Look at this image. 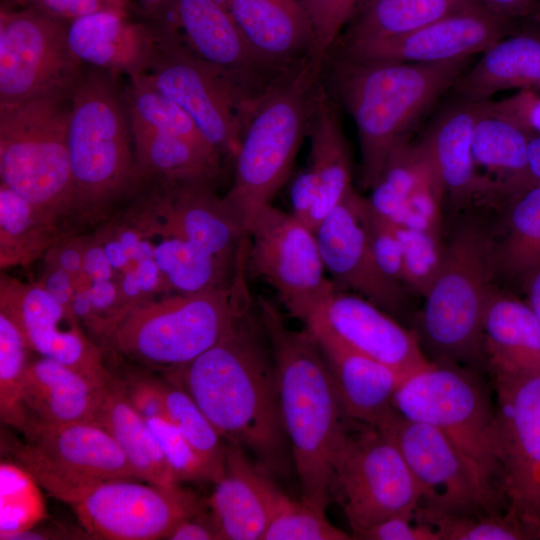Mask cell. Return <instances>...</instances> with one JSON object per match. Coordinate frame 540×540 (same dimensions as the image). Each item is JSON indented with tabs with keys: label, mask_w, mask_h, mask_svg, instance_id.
<instances>
[{
	"label": "cell",
	"mask_w": 540,
	"mask_h": 540,
	"mask_svg": "<svg viewBox=\"0 0 540 540\" xmlns=\"http://www.w3.org/2000/svg\"><path fill=\"white\" fill-rule=\"evenodd\" d=\"M522 281L527 296L526 302L540 323V269L532 272Z\"/></svg>",
	"instance_id": "6125c7cd"
},
{
	"label": "cell",
	"mask_w": 540,
	"mask_h": 540,
	"mask_svg": "<svg viewBox=\"0 0 540 540\" xmlns=\"http://www.w3.org/2000/svg\"><path fill=\"white\" fill-rule=\"evenodd\" d=\"M507 21L474 4L400 36L343 44L337 55L361 61H453L482 53L505 37Z\"/></svg>",
	"instance_id": "44dd1931"
},
{
	"label": "cell",
	"mask_w": 540,
	"mask_h": 540,
	"mask_svg": "<svg viewBox=\"0 0 540 540\" xmlns=\"http://www.w3.org/2000/svg\"><path fill=\"white\" fill-rule=\"evenodd\" d=\"M149 25L152 45L140 75L185 110L221 156L234 158L250 107L175 36Z\"/></svg>",
	"instance_id": "5bb4252c"
},
{
	"label": "cell",
	"mask_w": 540,
	"mask_h": 540,
	"mask_svg": "<svg viewBox=\"0 0 540 540\" xmlns=\"http://www.w3.org/2000/svg\"><path fill=\"white\" fill-rule=\"evenodd\" d=\"M177 481L213 482L215 477L190 443L166 418L146 420Z\"/></svg>",
	"instance_id": "7dc6e473"
},
{
	"label": "cell",
	"mask_w": 540,
	"mask_h": 540,
	"mask_svg": "<svg viewBox=\"0 0 540 540\" xmlns=\"http://www.w3.org/2000/svg\"><path fill=\"white\" fill-rule=\"evenodd\" d=\"M202 512V511H201ZM201 512L178 522L166 539L169 540H215L218 530L212 515L201 516Z\"/></svg>",
	"instance_id": "680465c9"
},
{
	"label": "cell",
	"mask_w": 540,
	"mask_h": 540,
	"mask_svg": "<svg viewBox=\"0 0 540 540\" xmlns=\"http://www.w3.org/2000/svg\"><path fill=\"white\" fill-rule=\"evenodd\" d=\"M352 420L336 459L331 501L342 508L352 538L396 515H413L421 491L396 445L377 427Z\"/></svg>",
	"instance_id": "8fae6325"
},
{
	"label": "cell",
	"mask_w": 540,
	"mask_h": 540,
	"mask_svg": "<svg viewBox=\"0 0 540 540\" xmlns=\"http://www.w3.org/2000/svg\"><path fill=\"white\" fill-rule=\"evenodd\" d=\"M499 103L527 130L540 133V94L536 91L521 90Z\"/></svg>",
	"instance_id": "11a10c76"
},
{
	"label": "cell",
	"mask_w": 540,
	"mask_h": 540,
	"mask_svg": "<svg viewBox=\"0 0 540 540\" xmlns=\"http://www.w3.org/2000/svg\"><path fill=\"white\" fill-rule=\"evenodd\" d=\"M322 67L311 60L276 78L248 110L223 197L244 230L288 180L307 134L311 97Z\"/></svg>",
	"instance_id": "5b68a950"
},
{
	"label": "cell",
	"mask_w": 540,
	"mask_h": 540,
	"mask_svg": "<svg viewBox=\"0 0 540 540\" xmlns=\"http://www.w3.org/2000/svg\"><path fill=\"white\" fill-rule=\"evenodd\" d=\"M414 519L431 526L438 540H524L531 539L506 514L499 512L444 513L418 506Z\"/></svg>",
	"instance_id": "ee69618b"
},
{
	"label": "cell",
	"mask_w": 540,
	"mask_h": 540,
	"mask_svg": "<svg viewBox=\"0 0 540 540\" xmlns=\"http://www.w3.org/2000/svg\"><path fill=\"white\" fill-rule=\"evenodd\" d=\"M365 540H438L435 530L413 515H396L382 520L354 536Z\"/></svg>",
	"instance_id": "f907efd6"
},
{
	"label": "cell",
	"mask_w": 540,
	"mask_h": 540,
	"mask_svg": "<svg viewBox=\"0 0 540 540\" xmlns=\"http://www.w3.org/2000/svg\"><path fill=\"white\" fill-rule=\"evenodd\" d=\"M308 332L325 359L347 416L376 427L393 409L395 391L405 378L328 331Z\"/></svg>",
	"instance_id": "4316f807"
},
{
	"label": "cell",
	"mask_w": 540,
	"mask_h": 540,
	"mask_svg": "<svg viewBox=\"0 0 540 540\" xmlns=\"http://www.w3.org/2000/svg\"><path fill=\"white\" fill-rule=\"evenodd\" d=\"M474 4L473 0H366L354 14L342 45L400 36Z\"/></svg>",
	"instance_id": "74e56055"
},
{
	"label": "cell",
	"mask_w": 540,
	"mask_h": 540,
	"mask_svg": "<svg viewBox=\"0 0 540 540\" xmlns=\"http://www.w3.org/2000/svg\"><path fill=\"white\" fill-rule=\"evenodd\" d=\"M29 350L20 329L0 311V416L20 432L30 421L22 399Z\"/></svg>",
	"instance_id": "60d3db41"
},
{
	"label": "cell",
	"mask_w": 540,
	"mask_h": 540,
	"mask_svg": "<svg viewBox=\"0 0 540 540\" xmlns=\"http://www.w3.org/2000/svg\"><path fill=\"white\" fill-rule=\"evenodd\" d=\"M471 57L440 63L361 61L336 55L327 80L351 115L361 153V185L371 188L391 152L467 69Z\"/></svg>",
	"instance_id": "3957f363"
},
{
	"label": "cell",
	"mask_w": 540,
	"mask_h": 540,
	"mask_svg": "<svg viewBox=\"0 0 540 540\" xmlns=\"http://www.w3.org/2000/svg\"><path fill=\"white\" fill-rule=\"evenodd\" d=\"M124 393L130 405L145 420L166 418L163 383L153 380H137L127 387Z\"/></svg>",
	"instance_id": "816d5d0a"
},
{
	"label": "cell",
	"mask_w": 540,
	"mask_h": 540,
	"mask_svg": "<svg viewBox=\"0 0 540 540\" xmlns=\"http://www.w3.org/2000/svg\"><path fill=\"white\" fill-rule=\"evenodd\" d=\"M35 478L19 463L0 464V539L38 525L46 518V505Z\"/></svg>",
	"instance_id": "b9f144b4"
},
{
	"label": "cell",
	"mask_w": 540,
	"mask_h": 540,
	"mask_svg": "<svg viewBox=\"0 0 540 540\" xmlns=\"http://www.w3.org/2000/svg\"><path fill=\"white\" fill-rule=\"evenodd\" d=\"M286 494L240 447L227 444L224 470L209 499L222 540H263Z\"/></svg>",
	"instance_id": "cb8c5ba5"
},
{
	"label": "cell",
	"mask_w": 540,
	"mask_h": 540,
	"mask_svg": "<svg viewBox=\"0 0 540 540\" xmlns=\"http://www.w3.org/2000/svg\"><path fill=\"white\" fill-rule=\"evenodd\" d=\"M498 485L506 516L540 539V373L495 377Z\"/></svg>",
	"instance_id": "4fadbf2b"
},
{
	"label": "cell",
	"mask_w": 540,
	"mask_h": 540,
	"mask_svg": "<svg viewBox=\"0 0 540 540\" xmlns=\"http://www.w3.org/2000/svg\"><path fill=\"white\" fill-rule=\"evenodd\" d=\"M253 52L285 73L311 60L314 34L301 0H224Z\"/></svg>",
	"instance_id": "484cf974"
},
{
	"label": "cell",
	"mask_w": 540,
	"mask_h": 540,
	"mask_svg": "<svg viewBox=\"0 0 540 540\" xmlns=\"http://www.w3.org/2000/svg\"><path fill=\"white\" fill-rule=\"evenodd\" d=\"M109 383H101L50 358L41 357L32 361L26 372L22 393L29 423H97Z\"/></svg>",
	"instance_id": "f1b7e54d"
},
{
	"label": "cell",
	"mask_w": 540,
	"mask_h": 540,
	"mask_svg": "<svg viewBox=\"0 0 540 540\" xmlns=\"http://www.w3.org/2000/svg\"><path fill=\"white\" fill-rule=\"evenodd\" d=\"M73 508L91 538L157 540L166 539L181 520L200 513L202 503L180 484L114 479L97 485Z\"/></svg>",
	"instance_id": "ac0fdd59"
},
{
	"label": "cell",
	"mask_w": 540,
	"mask_h": 540,
	"mask_svg": "<svg viewBox=\"0 0 540 540\" xmlns=\"http://www.w3.org/2000/svg\"><path fill=\"white\" fill-rule=\"evenodd\" d=\"M246 251L244 242L229 284L139 304L124 314L105 340L133 360L176 372L221 340L251 309Z\"/></svg>",
	"instance_id": "8992f818"
},
{
	"label": "cell",
	"mask_w": 540,
	"mask_h": 540,
	"mask_svg": "<svg viewBox=\"0 0 540 540\" xmlns=\"http://www.w3.org/2000/svg\"><path fill=\"white\" fill-rule=\"evenodd\" d=\"M314 34L312 61L322 65L362 0H301Z\"/></svg>",
	"instance_id": "c3c4849f"
},
{
	"label": "cell",
	"mask_w": 540,
	"mask_h": 540,
	"mask_svg": "<svg viewBox=\"0 0 540 540\" xmlns=\"http://www.w3.org/2000/svg\"><path fill=\"white\" fill-rule=\"evenodd\" d=\"M165 0H123L126 10L135 9L142 20L151 17Z\"/></svg>",
	"instance_id": "e7e4bbea"
},
{
	"label": "cell",
	"mask_w": 540,
	"mask_h": 540,
	"mask_svg": "<svg viewBox=\"0 0 540 540\" xmlns=\"http://www.w3.org/2000/svg\"><path fill=\"white\" fill-rule=\"evenodd\" d=\"M369 208L353 187L314 231L326 271L347 289L388 313L404 305V288L379 267L369 232Z\"/></svg>",
	"instance_id": "d6986e66"
},
{
	"label": "cell",
	"mask_w": 540,
	"mask_h": 540,
	"mask_svg": "<svg viewBox=\"0 0 540 540\" xmlns=\"http://www.w3.org/2000/svg\"><path fill=\"white\" fill-rule=\"evenodd\" d=\"M253 310L172 375L223 439L244 450L269 475H284L293 462L276 368L259 310Z\"/></svg>",
	"instance_id": "6da1fadb"
},
{
	"label": "cell",
	"mask_w": 540,
	"mask_h": 540,
	"mask_svg": "<svg viewBox=\"0 0 540 540\" xmlns=\"http://www.w3.org/2000/svg\"><path fill=\"white\" fill-rule=\"evenodd\" d=\"M0 311L23 334L30 350L70 366L101 383L111 376L100 348L84 334L73 311L56 301L37 283L1 277Z\"/></svg>",
	"instance_id": "ffe728a7"
},
{
	"label": "cell",
	"mask_w": 540,
	"mask_h": 540,
	"mask_svg": "<svg viewBox=\"0 0 540 540\" xmlns=\"http://www.w3.org/2000/svg\"><path fill=\"white\" fill-rule=\"evenodd\" d=\"M503 200V230L493 240L496 271L523 280L540 269V183L530 182Z\"/></svg>",
	"instance_id": "8d00e7d4"
},
{
	"label": "cell",
	"mask_w": 540,
	"mask_h": 540,
	"mask_svg": "<svg viewBox=\"0 0 540 540\" xmlns=\"http://www.w3.org/2000/svg\"><path fill=\"white\" fill-rule=\"evenodd\" d=\"M402 248L403 287L423 297L443 263L441 235L395 224Z\"/></svg>",
	"instance_id": "f6af8a7d"
},
{
	"label": "cell",
	"mask_w": 540,
	"mask_h": 540,
	"mask_svg": "<svg viewBox=\"0 0 540 540\" xmlns=\"http://www.w3.org/2000/svg\"><path fill=\"white\" fill-rule=\"evenodd\" d=\"M485 101L460 99L436 118L422 138L442 180L445 196L454 205L482 197L472 134Z\"/></svg>",
	"instance_id": "1f68e13d"
},
{
	"label": "cell",
	"mask_w": 540,
	"mask_h": 540,
	"mask_svg": "<svg viewBox=\"0 0 540 540\" xmlns=\"http://www.w3.org/2000/svg\"><path fill=\"white\" fill-rule=\"evenodd\" d=\"M83 272L90 281L112 280L116 276L97 237L84 238Z\"/></svg>",
	"instance_id": "6f0895ef"
},
{
	"label": "cell",
	"mask_w": 540,
	"mask_h": 540,
	"mask_svg": "<svg viewBox=\"0 0 540 540\" xmlns=\"http://www.w3.org/2000/svg\"><path fill=\"white\" fill-rule=\"evenodd\" d=\"M529 133L499 102L485 101L472 134L481 198L504 199L532 182L528 170Z\"/></svg>",
	"instance_id": "83f0119b"
},
{
	"label": "cell",
	"mask_w": 540,
	"mask_h": 540,
	"mask_svg": "<svg viewBox=\"0 0 540 540\" xmlns=\"http://www.w3.org/2000/svg\"><path fill=\"white\" fill-rule=\"evenodd\" d=\"M10 450L49 494L72 507L97 485L137 479L124 452L101 425L79 422L49 425L31 421Z\"/></svg>",
	"instance_id": "30bf717a"
},
{
	"label": "cell",
	"mask_w": 540,
	"mask_h": 540,
	"mask_svg": "<svg viewBox=\"0 0 540 540\" xmlns=\"http://www.w3.org/2000/svg\"><path fill=\"white\" fill-rule=\"evenodd\" d=\"M144 197L166 233L196 244L211 254L235 262L246 233L220 198L214 183H147Z\"/></svg>",
	"instance_id": "603a6c76"
},
{
	"label": "cell",
	"mask_w": 540,
	"mask_h": 540,
	"mask_svg": "<svg viewBox=\"0 0 540 540\" xmlns=\"http://www.w3.org/2000/svg\"><path fill=\"white\" fill-rule=\"evenodd\" d=\"M144 21L175 36L224 79L249 107L284 74L265 64L253 52L224 0H165Z\"/></svg>",
	"instance_id": "e0dca14e"
},
{
	"label": "cell",
	"mask_w": 540,
	"mask_h": 540,
	"mask_svg": "<svg viewBox=\"0 0 540 540\" xmlns=\"http://www.w3.org/2000/svg\"><path fill=\"white\" fill-rule=\"evenodd\" d=\"M495 272L494 242L480 226H464L445 245L417 320L416 332L432 361L461 366L485 361L483 317Z\"/></svg>",
	"instance_id": "52a82bcc"
},
{
	"label": "cell",
	"mask_w": 540,
	"mask_h": 540,
	"mask_svg": "<svg viewBox=\"0 0 540 540\" xmlns=\"http://www.w3.org/2000/svg\"><path fill=\"white\" fill-rule=\"evenodd\" d=\"M418 163V142L406 141L391 152L380 176L370 188L367 202L372 212L394 224L402 223Z\"/></svg>",
	"instance_id": "7bdbcfd3"
},
{
	"label": "cell",
	"mask_w": 540,
	"mask_h": 540,
	"mask_svg": "<svg viewBox=\"0 0 540 540\" xmlns=\"http://www.w3.org/2000/svg\"><path fill=\"white\" fill-rule=\"evenodd\" d=\"M84 237L59 239L47 252L46 261L52 262L76 278L83 272Z\"/></svg>",
	"instance_id": "9f6ffc18"
},
{
	"label": "cell",
	"mask_w": 540,
	"mask_h": 540,
	"mask_svg": "<svg viewBox=\"0 0 540 540\" xmlns=\"http://www.w3.org/2000/svg\"><path fill=\"white\" fill-rule=\"evenodd\" d=\"M51 17L69 22L74 18L105 7H117L111 0H14ZM119 8V7H118ZM122 9V8H121Z\"/></svg>",
	"instance_id": "f5cc1de1"
},
{
	"label": "cell",
	"mask_w": 540,
	"mask_h": 540,
	"mask_svg": "<svg viewBox=\"0 0 540 540\" xmlns=\"http://www.w3.org/2000/svg\"><path fill=\"white\" fill-rule=\"evenodd\" d=\"M67 41L83 66L116 76L141 74L152 45L148 22L118 7H105L67 22Z\"/></svg>",
	"instance_id": "d4e9b609"
},
{
	"label": "cell",
	"mask_w": 540,
	"mask_h": 540,
	"mask_svg": "<svg viewBox=\"0 0 540 540\" xmlns=\"http://www.w3.org/2000/svg\"><path fill=\"white\" fill-rule=\"evenodd\" d=\"M46 263L47 266L39 283L56 301L71 309L75 293L73 277L56 264L49 261Z\"/></svg>",
	"instance_id": "91938a15"
},
{
	"label": "cell",
	"mask_w": 540,
	"mask_h": 540,
	"mask_svg": "<svg viewBox=\"0 0 540 540\" xmlns=\"http://www.w3.org/2000/svg\"><path fill=\"white\" fill-rule=\"evenodd\" d=\"M326 510L285 496L263 540H348L352 535L333 525Z\"/></svg>",
	"instance_id": "bcb514c9"
},
{
	"label": "cell",
	"mask_w": 540,
	"mask_h": 540,
	"mask_svg": "<svg viewBox=\"0 0 540 540\" xmlns=\"http://www.w3.org/2000/svg\"><path fill=\"white\" fill-rule=\"evenodd\" d=\"M376 427L406 461L421 491L419 506L455 514L498 512L499 491L440 430L394 407Z\"/></svg>",
	"instance_id": "9a60e30c"
},
{
	"label": "cell",
	"mask_w": 540,
	"mask_h": 540,
	"mask_svg": "<svg viewBox=\"0 0 540 540\" xmlns=\"http://www.w3.org/2000/svg\"><path fill=\"white\" fill-rule=\"evenodd\" d=\"M60 239L59 225L0 183V266H27Z\"/></svg>",
	"instance_id": "f35d334b"
},
{
	"label": "cell",
	"mask_w": 540,
	"mask_h": 540,
	"mask_svg": "<svg viewBox=\"0 0 540 540\" xmlns=\"http://www.w3.org/2000/svg\"><path fill=\"white\" fill-rule=\"evenodd\" d=\"M257 307L273 354L281 415L301 499L326 510L334 465L352 419L310 333L290 329L281 312L263 296L258 297Z\"/></svg>",
	"instance_id": "7a4b0ae2"
},
{
	"label": "cell",
	"mask_w": 540,
	"mask_h": 540,
	"mask_svg": "<svg viewBox=\"0 0 540 540\" xmlns=\"http://www.w3.org/2000/svg\"><path fill=\"white\" fill-rule=\"evenodd\" d=\"M325 270L310 228L271 204L258 212L247 230V275L268 283L304 325L337 289Z\"/></svg>",
	"instance_id": "7c38bea8"
},
{
	"label": "cell",
	"mask_w": 540,
	"mask_h": 540,
	"mask_svg": "<svg viewBox=\"0 0 540 540\" xmlns=\"http://www.w3.org/2000/svg\"><path fill=\"white\" fill-rule=\"evenodd\" d=\"M368 216L370 240L376 261L389 278L403 287L402 248L395 224L379 217L370 208Z\"/></svg>",
	"instance_id": "681fc988"
},
{
	"label": "cell",
	"mask_w": 540,
	"mask_h": 540,
	"mask_svg": "<svg viewBox=\"0 0 540 540\" xmlns=\"http://www.w3.org/2000/svg\"><path fill=\"white\" fill-rule=\"evenodd\" d=\"M67 143L74 184L71 216L101 219L142 188L118 76L84 67L70 96Z\"/></svg>",
	"instance_id": "277c9868"
},
{
	"label": "cell",
	"mask_w": 540,
	"mask_h": 540,
	"mask_svg": "<svg viewBox=\"0 0 540 540\" xmlns=\"http://www.w3.org/2000/svg\"><path fill=\"white\" fill-rule=\"evenodd\" d=\"M493 13L509 20L515 17H525L536 12L537 0H473Z\"/></svg>",
	"instance_id": "94428289"
},
{
	"label": "cell",
	"mask_w": 540,
	"mask_h": 540,
	"mask_svg": "<svg viewBox=\"0 0 540 540\" xmlns=\"http://www.w3.org/2000/svg\"><path fill=\"white\" fill-rule=\"evenodd\" d=\"M117 7L119 8H122L124 10H126L124 4H123V0H111ZM127 11V10H126ZM128 12V11H127Z\"/></svg>",
	"instance_id": "03108f58"
},
{
	"label": "cell",
	"mask_w": 540,
	"mask_h": 540,
	"mask_svg": "<svg viewBox=\"0 0 540 540\" xmlns=\"http://www.w3.org/2000/svg\"><path fill=\"white\" fill-rule=\"evenodd\" d=\"M71 92L0 102L1 182L57 225L72 215L74 203L67 143Z\"/></svg>",
	"instance_id": "ba28073f"
},
{
	"label": "cell",
	"mask_w": 540,
	"mask_h": 540,
	"mask_svg": "<svg viewBox=\"0 0 540 540\" xmlns=\"http://www.w3.org/2000/svg\"><path fill=\"white\" fill-rule=\"evenodd\" d=\"M528 170L532 182L540 183V133H529Z\"/></svg>",
	"instance_id": "be15d7a7"
},
{
	"label": "cell",
	"mask_w": 540,
	"mask_h": 540,
	"mask_svg": "<svg viewBox=\"0 0 540 540\" xmlns=\"http://www.w3.org/2000/svg\"><path fill=\"white\" fill-rule=\"evenodd\" d=\"M304 329L328 331L404 378L431 361L416 331L400 325L388 312L353 292L336 289Z\"/></svg>",
	"instance_id": "7402d4cb"
},
{
	"label": "cell",
	"mask_w": 540,
	"mask_h": 540,
	"mask_svg": "<svg viewBox=\"0 0 540 540\" xmlns=\"http://www.w3.org/2000/svg\"><path fill=\"white\" fill-rule=\"evenodd\" d=\"M318 198L319 182L312 169L308 166L296 175L291 184V214L307 226Z\"/></svg>",
	"instance_id": "db71d44e"
},
{
	"label": "cell",
	"mask_w": 540,
	"mask_h": 540,
	"mask_svg": "<svg viewBox=\"0 0 540 540\" xmlns=\"http://www.w3.org/2000/svg\"><path fill=\"white\" fill-rule=\"evenodd\" d=\"M134 217L152 244L154 260L169 289L190 294L220 288L232 281L237 259L234 263L223 260L196 244L166 233L145 202L138 204Z\"/></svg>",
	"instance_id": "836d02e7"
},
{
	"label": "cell",
	"mask_w": 540,
	"mask_h": 540,
	"mask_svg": "<svg viewBox=\"0 0 540 540\" xmlns=\"http://www.w3.org/2000/svg\"><path fill=\"white\" fill-rule=\"evenodd\" d=\"M307 135L309 167L319 182V198L307 225L314 232L352 188L350 155L337 106L320 78L311 97Z\"/></svg>",
	"instance_id": "4dcf8cb0"
},
{
	"label": "cell",
	"mask_w": 540,
	"mask_h": 540,
	"mask_svg": "<svg viewBox=\"0 0 540 540\" xmlns=\"http://www.w3.org/2000/svg\"><path fill=\"white\" fill-rule=\"evenodd\" d=\"M392 404L404 417L444 433L500 493L496 407L484 383L471 370L431 360L400 383Z\"/></svg>",
	"instance_id": "9c48e42d"
},
{
	"label": "cell",
	"mask_w": 540,
	"mask_h": 540,
	"mask_svg": "<svg viewBox=\"0 0 540 540\" xmlns=\"http://www.w3.org/2000/svg\"><path fill=\"white\" fill-rule=\"evenodd\" d=\"M136 164L143 184L214 183L221 155L165 129L131 126Z\"/></svg>",
	"instance_id": "e575fe53"
},
{
	"label": "cell",
	"mask_w": 540,
	"mask_h": 540,
	"mask_svg": "<svg viewBox=\"0 0 540 540\" xmlns=\"http://www.w3.org/2000/svg\"><path fill=\"white\" fill-rule=\"evenodd\" d=\"M97 423L116 440L140 480L163 486L180 484L147 421L128 402L123 385L110 381Z\"/></svg>",
	"instance_id": "d590c367"
},
{
	"label": "cell",
	"mask_w": 540,
	"mask_h": 540,
	"mask_svg": "<svg viewBox=\"0 0 540 540\" xmlns=\"http://www.w3.org/2000/svg\"><path fill=\"white\" fill-rule=\"evenodd\" d=\"M509 89L540 91V37L505 36L467 68L451 90L460 99L484 101Z\"/></svg>",
	"instance_id": "d6a6232c"
},
{
	"label": "cell",
	"mask_w": 540,
	"mask_h": 540,
	"mask_svg": "<svg viewBox=\"0 0 540 540\" xmlns=\"http://www.w3.org/2000/svg\"><path fill=\"white\" fill-rule=\"evenodd\" d=\"M83 69L69 48L66 21L1 6L0 102L70 93Z\"/></svg>",
	"instance_id": "2e32d148"
},
{
	"label": "cell",
	"mask_w": 540,
	"mask_h": 540,
	"mask_svg": "<svg viewBox=\"0 0 540 540\" xmlns=\"http://www.w3.org/2000/svg\"><path fill=\"white\" fill-rule=\"evenodd\" d=\"M163 383L166 419L190 443L211 469L215 483L224 470L226 446L222 436L174 376Z\"/></svg>",
	"instance_id": "ab89813d"
},
{
	"label": "cell",
	"mask_w": 540,
	"mask_h": 540,
	"mask_svg": "<svg viewBox=\"0 0 540 540\" xmlns=\"http://www.w3.org/2000/svg\"><path fill=\"white\" fill-rule=\"evenodd\" d=\"M482 335L485 361L494 378L540 373V323L526 301L493 289Z\"/></svg>",
	"instance_id": "f546056e"
}]
</instances>
